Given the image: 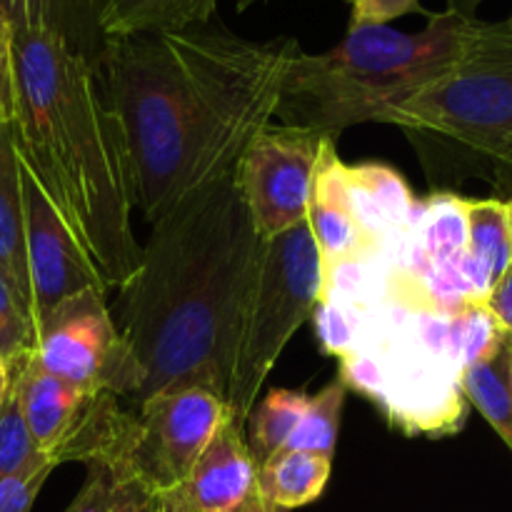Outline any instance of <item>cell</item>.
Wrapping results in <instances>:
<instances>
[{"label": "cell", "instance_id": "cell-1", "mask_svg": "<svg viewBox=\"0 0 512 512\" xmlns=\"http://www.w3.org/2000/svg\"><path fill=\"white\" fill-rule=\"evenodd\" d=\"M300 50L293 38L255 43L210 23L110 38L105 98L128 145L133 208L150 225L195 190L233 178L278 113Z\"/></svg>", "mask_w": 512, "mask_h": 512}, {"label": "cell", "instance_id": "cell-2", "mask_svg": "<svg viewBox=\"0 0 512 512\" xmlns=\"http://www.w3.org/2000/svg\"><path fill=\"white\" fill-rule=\"evenodd\" d=\"M260 250L233 178L195 190L153 223L138 268L120 288V333L143 368L135 408L185 385L228 403Z\"/></svg>", "mask_w": 512, "mask_h": 512}, {"label": "cell", "instance_id": "cell-3", "mask_svg": "<svg viewBox=\"0 0 512 512\" xmlns=\"http://www.w3.org/2000/svg\"><path fill=\"white\" fill-rule=\"evenodd\" d=\"M13 143L105 288L140 263L130 228L133 173L125 135L105 98L103 70L58 33L10 25Z\"/></svg>", "mask_w": 512, "mask_h": 512}, {"label": "cell", "instance_id": "cell-4", "mask_svg": "<svg viewBox=\"0 0 512 512\" xmlns=\"http://www.w3.org/2000/svg\"><path fill=\"white\" fill-rule=\"evenodd\" d=\"M478 25V18L445 10L428 15L418 33L390 25L348 28L335 48L295 55L275 115L285 125L315 128L333 138L350 125L373 123L383 108L453 73L468 55Z\"/></svg>", "mask_w": 512, "mask_h": 512}, {"label": "cell", "instance_id": "cell-5", "mask_svg": "<svg viewBox=\"0 0 512 512\" xmlns=\"http://www.w3.org/2000/svg\"><path fill=\"white\" fill-rule=\"evenodd\" d=\"M468 308V305H465ZM465 308L458 313L385 298L375 305L368 335L340 358V378L383 408L410 435H450L463 428Z\"/></svg>", "mask_w": 512, "mask_h": 512}, {"label": "cell", "instance_id": "cell-6", "mask_svg": "<svg viewBox=\"0 0 512 512\" xmlns=\"http://www.w3.org/2000/svg\"><path fill=\"white\" fill-rule=\"evenodd\" d=\"M373 123L398 125L433 183L488 178L512 143V25L480 20L453 73L383 108Z\"/></svg>", "mask_w": 512, "mask_h": 512}, {"label": "cell", "instance_id": "cell-7", "mask_svg": "<svg viewBox=\"0 0 512 512\" xmlns=\"http://www.w3.org/2000/svg\"><path fill=\"white\" fill-rule=\"evenodd\" d=\"M323 260L308 220L263 240L258 270L245 305L228 390L230 420L245 430L255 398L300 325L323 298Z\"/></svg>", "mask_w": 512, "mask_h": 512}, {"label": "cell", "instance_id": "cell-8", "mask_svg": "<svg viewBox=\"0 0 512 512\" xmlns=\"http://www.w3.org/2000/svg\"><path fill=\"white\" fill-rule=\"evenodd\" d=\"M13 395L35 448L55 468L63 463L113 468L133 460L138 415L123 410L115 395L73 388L38 368L30 355L13 365Z\"/></svg>", "mask_w": 512, "mask_h": 512}, {"label": "cell", "instance_id": "cell-9", "mask_svg": "<svg viewBox=\"0 0 512 512\" xmlns=\"http://www.w3.org/2000/svg\"><path fill=\"white\" fill-rule=\"evenodd\" d=\"M30 360L73 388L130 403L143 385V368L105 305V290H83L45 315Z\"/></svg>", "mask_w": 512, "mask_h": 512}, {"label": "cell", "instance_id": "cell-10", "mask_svg": "<svg viewBox=\"0 0 512 512\" xmlns=\"http://www.w3.org/2000/svg\"><path fill=\"white\" fill-rule=\"evenodd\" d=\"M330 140L328 133L303 125H273L260 130L233 173L255 233L278 238L308 220L315 170Z\"/></svg>", "mask_w": 512, "mask_h": 512}, {"label": "cell", "instance_id": "cell-11", "mask_svg": "<svg viewBox=\"0 0 512 512\" xmlns=\"http://www.w3.org/2000/svg\"><path fill=\"white\" fill-rule=\"evenodd\" d=\"M138 448L133 465L158 493L175 488L230 420L220 395L200 385L158 393L138 408Z\"/></svg>", "mask_w": 512, "mask_h": 512}, {"label": "cell", "instance_id": "cell-12", "mask_svg": "<svg viewBox=\"0 0 512 512\" xmlns=\"http://www.w3.org/2000/svg\"><path fill=\"white\" fill-rule=\"evenodd\" d=\"M20 185H23L25 250H28L30 290H33L35 333L45 315L53 313L65 298H73L83 290L108 288L23 160H20Z\"/></svg>", "mask_w": 512, "mask_h": 512}, {"label": "cell", "instance_id": "cell-13", "mask_svg": "<svg viewBox=\"0 0 512 512\" xmlns=\"http://www.w3.org/2000/svg\"><path fill=\"white\" fill-rule=\"evenodd\" d=\"M258 490V463L233 420L218 430L175 488L160 493L168 512H238Z\"/></svg>", "mask_w": 512, "mask_h": 512}, {"label": "cell", "instance_id": "cell-14", "mask_svg": "<svg viewBox=\"0 0 512 512\" xmlns=\"http://www.w3.org/2000/svg\"><path fill=\"white\" fill-rule=\"evenodd\" d=\"M335 143L338 140H330L323 148L308 203V228L320 250L323 275L340 265L390 255L375 248L358 225L353 205H350L348 178H345L348 165L340 160Z\"/></svg>", "mask_w": 512, "mask_h": 512}, {"label": "cell", "instance_id": "cell-15", "mask_svg": "<svg viewBox=\"0 0 512 512\" xmlns=\"http://www.w3.org/2000/svg\"><path fill=\"white\" fill-rule=\"evenodd\" d=\"M348 195L365 238L383 253H393L413 228L418 203L403 175L388 165H348Z\"/></svg>", "mask_w": 512, "mask_h": 512}, {"label": "cell", "instance_id": "cell-16", "mask_svg": "<svg viewBox=\"0 0 512 512\" xmlns=\"http://www.w3.org/2000/svg\"><path fill=\"white\" fill-rule=\"evenodd\" d=\"M105 8L108 0H0V15L8 25L53 30L100 70L110 45L103 28Z\"/></svg>", "mask_w": 512, "mask_h": 512}, {"label": "cell", "instance_id": "cell-17", "mask_svg": "<svg viewBox=\"0 0 512 512\" xmlns=\"http://www.w3.org/2000/svg\"><path fill=\"white\" fill-rule=\"evenodd\" d=\"M0 275L13 288L33 323V290L25 250V208L20 185V160L10 125L0 128Z\"/></svg>", "mask_w": 512, "mask_h": 512}, {"label": "cell", "instance_id": "cell-18", "mask_svg": "<svg viewBox=\"0 0 512 512\" xmlns=\"http://www.w3.org/2000/svg\"><path fill=\"white\" fill-rule=\"evenodd\" d=\"M333 473V460L305 450H280L258 465V493L280 510L315 503Z\"/></svg>", "mask_w": 512, "mask_h": 512}, {"label": "cell", "instance_id": "cell-19", "mask_svg": "<svg viewBox=\"0 0 512 512\" xmlns=\"http://www.w3.org/2000/svg\"><path fill=\"white\" fill-rule=\"evenodd\" d=\"M218 0H108L103 28L108 38L133 33H175L208 25Z\"/></svg>", "mask_w": 512, "mask_h": 512}, {"label": "cell", "instance_id": "cell-20", "mask_svg": "<svg viewBox=\"0 0 512 512\" xmlns=\"http://www.w3.org/2000/svg\"><path fill=\"white\" fill-rule=\"evenodd\" d=\"M465 400L483 415L512 453V340L463 370Z\"/></svg>", "mask_w": 512, "mask_h": 512}, {"label": "cell", "instance_id": "cell-21", "mask_svg": "<svg viewBox=\"0 0 512 512\" xmlns=\"http://www.w3.org/2000/svg\"><path fill=\"white\" fill-rule=\"evenodd\" d=\"M468 220V253L485 285L493 290L512 265V233L508 200L503 198H465Z\"/></svg>", "mask_w": 512, "mask_h": 512}, {"label": "cell", "instance_id": "cell-22", "mask_svg": "<svg viewBox=\"0 0 512 512\" xmlns=\"http://www.w3.org/2000/svg\"><path fill=\"white\" fill-rule=\"evenodd\" d=\"M310 395L305 390H270L245 423V438L255 463H265L270 455L280 453L305 415Z\"/></svg>", "mask_w": 512, "mask_h": 512}, {"label": "cell", "instance_id": "cell-23", "mask_svg": "<svg viewBox=\"0 0 512 512\" xmlns=\"http://www.w3.org/2000/svg\"><path fill=\"white\" fill-rule=\"evenodd\" d=\"M345 395H348V385L343 383V378L330 380L323 390L310 395L308 410H305L298 428L293 430L283 450H305V453H315L333 460Z\"/></svg>", "mask_w": 512, "mask_h": 512}, {"label": "cell", "instance_id": "cell-24", "mask_svg": "<svg viewBox=\"0 0 512 512\" xmlns=\"http://www.w3.org/2000/svg\"><path fill=\"white\" fill-rule=\"evenodd\" d=\"M40 465L53 463L35 448L33 438L25 428L23 415H20L18 400L13 395V385H10V395L0 410V483L40 468Z\"/></svg>", "mask_w": 512, "mask_h": 512}, {"label": "cell", "instance_id": "cell-25", "mask_svg": "<svg viewBox=\"0 0 512 512\" xmlns=\"http://www.w3.org/2000/svg\"><path fill=\"white\" fill-rule=\"evenodd\" d=\"M33 343V323L25 315L20 300L15 298L13 288L0 275V363L15 365L30 355Z\"/></svg>", "mask_w": 512, "mask_h": 512}, {"label": "cell", "instance_id": "cell-26", "mask_svg": "<svg viewBox=\"0 0 512 512\" xmlns=\"http://www.w3.org/2000/svg\"><path fill=\"white\" fill-rule=\"evenodd\" d=\"M115 478L113 508L110 512H168L158 490L135 470L133 460L110 468Z\"/></svg>", "mask_w": 512, "mask_h": 512}, {"label": "cell", "instance_id": "cell-27", "mask_svg": "<svg viewBox=\"0 0 512 512\" xmlns=\"http://www.w3.org/2000/svg\"><path fill=\"white\" fill-rule=\"evenodd\" d=\"M53 465H40L23 475L8 478L0 483V512H30L40 488L45 485L48 475L53 473Z\"/></svg>", "mask_w": 512, "mask_h": 512}, {"label": "cell", "instance_id": "cell-28", "mask_svg": "<svg viewBox=\"0 0 512 512\" xmlns=\"http://www.w3.org/2000/svg\"><path fill=\"white\" fill-rule=\"evenodd\" d=\"M85 468H88V478L65 512H110L115 493L113 473L103 463H90Z\"/></svg>", "mask_w": 512, "mask_h": 512}, {"label": "cell", "instance_id": "cell-29", "mask_svg": "<svg viewBox=\"0 0 512 512\" xmlns=\"http://www.w3.org/2000/svg\"><path fill=\"white\" fill-rule=\"evenodd\" d=\"M350 5V28L388 25L408 13H420V0H345Z\"/></svg>", "mask_w": 512, "mask_h": 512}, {"label": "cell", "instance_id": "cell-30", "mask_svg": "<svg viewBox=\"0 0 512 512\" xmlns=\"http://www.w3.org/2000/svg\"><path fill=\"white\" fill-rule=\"evenodd\" d=\"M483 308L495 323L498 333L512 340V265L505 270L503 278L493 285L488 298L483 300Z\"/></svg>", "mask_w": 512, "mask_h": 512}, {"label": "cell", "instance_id": "cell-31", "mask_svg": "<svg viewBox=\"0 0 512 512\" xmlns=\"http://www.w3.org/2000/svg\"><path fill=\"white\" fill-rule=\"evenodd\" d=\"M13 120V78H10V25L0 15V128Z\"/></svg>", "mask_w": 512, "mask_h": 512}, {"label": "cell", "instance_id": "cell-32", "mask_svg": "<svg viewBox=\"0 0 512 512\" xmlns=\"http://www.w3.org/2000/svg\"><path fill=\"white\" fill-rule=\"evenodd\" d=\"M483 3L485 0H448V10L463 15V18H475V10Z\"/></svg>", "mask_w": 512, "mask_h": 512}, {"label": "cell", "instance_id": "cell-33", "mask_svg": "<svg viewBox=\"0 0 512 512\" xmlns=\"http://www.w3.org/2000/svg\"><path fill=\"white\" fill-rule=\"evenodd\" d=\"M238 512H285V510H280V508H275V505H270L268 500H265L263 495H260L258 490H255L253 498H250L248 503H245Z\"/></svg>", "mask_w": 512, "mask_h": 512}, {"label": "cell", "instance_id": "cell-34", "mask_svg": "<svg viewBox=\"0 0 512 512\" xmlns=\"http://www.w3.org/2000/svg\"><path fill=\"white\" fill-rule=\"evenodd\" d=\"M10 385H13V365L0 363V410L10 395Z\"/></svg>", "mask_w": 512, "mask_h": 512}, {"label": "cell", "instance_id": "cell-35", "mask_svg": "<svg viewBox=\"0 0 512 512\" xmlns=\"http://www.w3.org/2000/svg\"><path fill=\"white\" fill-rule=\"evenodd\" d=\"M258 3H265V0H240V10H248Z\"/></svg>", "mask_w": 512, "mask_h": 512}, {"label": "cell", "instance_id": "cell-36", "mask_svg": "<svg viewBox=\"0 0 512 512\" xmlns=\"http://www.w3.org/2000/svg\"><path fill=\"white\" fill-rule=\"evenodd\" d=\"M508 213H510V233H512V195L508 198Z\"/></svg>", "mask_w": 512, "mask_h": 512}, {"label": "cell", "instance_id": "cell-37", "mask_svg": "<svg viewBox=\"0 0 512 512\" xmlns=\"http://www.w3.org/2000/svg\"><path fill=\"white\" fill-rule=\"evenodd\" d=\"M508 23H510V25H512V15H510V18H508Z\"/></svg>", "mask_w": 512, "mask_h": 512}]
</instances>
